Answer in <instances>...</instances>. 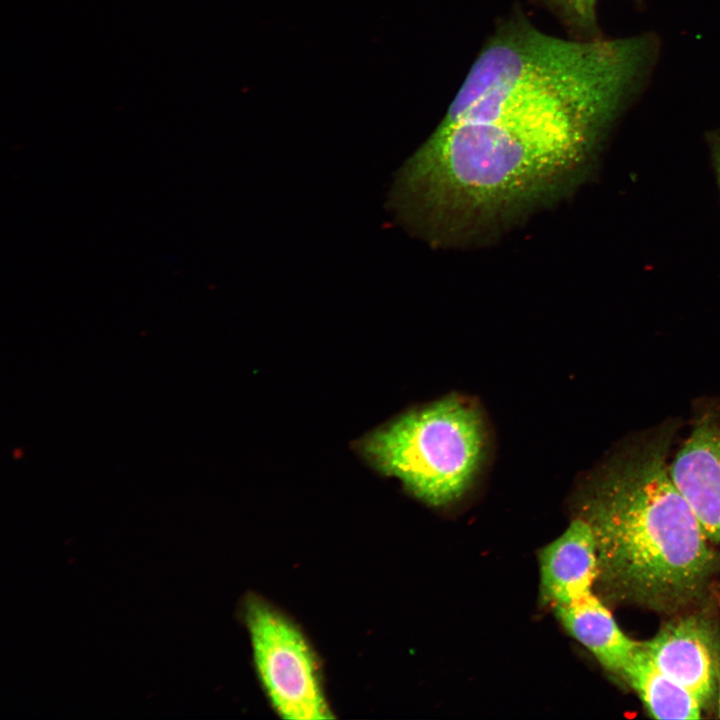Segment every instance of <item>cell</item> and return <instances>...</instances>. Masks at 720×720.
Returning <instances> with one entry per match:
<instances>
[{"label": "cell", "instance_id": "8992f818", "mask_svg": "<svg viewBox=\"0 0 720 720\" xmlns=\"http://www.w3.org/2000/svg\"><path fill=\"white\" fill-rule=\"evenodd\" d=\"M540 594L553 609L592 593L598 577V554L593 530L577 516L539 555Z\"/></svg>", "mask_w": 720, "mask_h": 720}, {"label": "cell", "instance_id": "5b68a950", "mask_svg": "<svg viewBox=\"0 0 720 720\" xmlns=\"http://www.w3.org/2000/svg\"><path fill=\"white\" fill-rule=\"evenodd\" d=\"M670 472L708 538L720 540V405L697 415Z\"/></svg>", "mask_w": 720, "mask_h": 720}, {"label": "cell", "instance_id": "ba28073f", "mask_svg": "<svg viewBox=\"0 0 720 720\" xmlns=\"http://www.w3.org/2000/svg\"><path fill=\"white\" fill-rule=\"evenodd\" d=\"M554 611L571 636L605 668L622 676L640 643L622 632L610 611L593 593Z\"/></svg>", "mask_w": 720, "mask_h": 720}, {"label": "cell", "instance_id": "9c48e42d", "mask_svg": "<svg viewBox=\"0 0 720 720\" xmlns=\"http://www.w3.org/2000/svg\"><path fill=\"white\" fill-rule=\"evenodd\" d=\"M622 677L637 691L657 719H698L701 701L685 687L662 673L640 643Z\"/></svg>", "mask_w": 720, "mask_h": 720}, {"label": "cell", "instance_id": "8fae6325", "mask_svg": "<svg viewBox=\"0 0 720 720\" xmlns=\"http://www.w3.org/2000/svg\"><path fill=\"white\" fill-rule=\"evenodd\" d=\"M719 712H720V693H719Z\"/></svg>", "mask_w": 720, "mask_h": 720}, {"label": "cell", "instance_id": "7a4b0ae2", "mask_svg": "<svg viewBox=\"0 0 720 720\" xmlns=\"http://www.w3.org/2000/svg\"><path fill=\"white\" fill-rule=\"evenodd\" d=\"M670 442L662 430L615 453L590 479L579 513L595 536L597 583L617 600L662 610L696 599L713 563L709 538L672 478Z\"/></svg>", "mask_w": 720, "mask_h": 720}, {"label": "cell", "instance_id": "3957f363", "mask_svg": "<svg viewBox=\"0 0 720 720\" xmlns=\"http://www.w3.org/2000/svg\"><path fill=\"white\" fill-rule=\"evenodd\" d=\"M363 451L432 506L459 499L472 485L487 449L481 410L452 394L412 410L369 435Z\"/></svg>", "mask_w": 720, "mask_h": 720}, {"label": "cell", "instance_id": "6da1fadb", "mask_svg": "<svg viewBox=\"0 0 720 720\" xmlns=\"http://www.w3.org/2000/svg\"><path fill=\"white\" fill-rule=\"evenodd\" d=\"M608 121L521 88L455 96L404 170L406 207L434 242L497 232L567 194Z\"/></svg>", "mask_w": 720, "mask_h": 720}, {"label": "cell", "instance_id": "52a82bcc", "mask_svg": "<svg viewBox=\"0 0 720 720\" xmlns=\"http://www.w3.org/2000/svg\"><path fill=\"white\" fill-rule=\"evenodd\" d=\"M642 647L662 673L701 703L709 698L715 681L714 662L708 635L696 620L687 618L669 624Z\"/></svg>", "mask_w": 720, "mask_h": 720}, {"label": "cell", "instance_id": "277c9868", "mask_svg": "<svg viewBox=\"0 0 720 720\" xmlns=\"http://www.w3.org/2000/svg\"><path fill=\"white\" fill-rule=\"evenodd\" d=\"M246 618L256 669L275 710L286 719L331 717L304 637L267 604L248 603Z\"/></svg>", "mask_w": 720, "mask_h": 720}, {"label": "cell", "instance_id": "30bf717a", "mask_svg": "<svg viewBox=\"0 0 720 720\" xmlns=\"http://www.w3.org/2000/svg\"><path fill=\"white\" fill-rule=\"evenodd\" d=\"M598 0H545L573 31L588 39L596 35Z\"/></svg>", "mask_w": 720, "mask_h": 720}]
</instances>
